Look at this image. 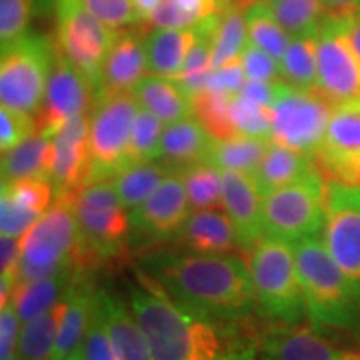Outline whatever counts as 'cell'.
<instances>
[{"label": "cell", "mask_w": 360, "mask_h": 360, "mask_svg": "<svg viewBox=\"0 0 360 360\" xmlns=\"http://www.w3.org/2000/svg\"><path fill=\"white\" fill-rule=\"evenodd\" d=\"M307 315L315 326L355 330L360 323V304L352 283L327 250L321 236L292 244Z\"/></svg>", "instance_id": "3957f363"}, {"label": "cell", "mask_w": 360, "mask_h": 360, "mask_svg": "<svg viewBox=\"0 0 360 360\" xmlns=\"http://www.w3.org/2000/svg\"><path fill=\"white\" fill-rule=\"evenodd\" d=\"M141 265L175 304L205 321H237L257 304L249 265L233 254L160 252Z\"/></svg>", "instance_id": "6da1fadb"}, {"label": "cell", "mask_w": 360, "mask_h": 360, "mask_svg": "<svg viewBox=\"0 0 360 360\" xmlns=\"http://www.w3.org/2000/svg\"><path fill=\"white\" fill-rule=\"evenodd\" d=\"M67 292L51 310L22 326L19 337V355L24 360H52L62 317L67 309Z\"/></svg>", "instance_id": "4dcf8cb0"}, {"label": "cell", "mask_w": 360, "mask_h": 360, "mask_svg": "<svg viewBox=\"0 0 360 360\" xmlns=\"http://www.w3.org/2000/svg\"><path fill=\"white\" fill-rule=\"evenodd\" d=\"M231 97L229 94L212 90H202L192 97V115L204 125L214 141H225L238 135L231 119Z\"/></svg>", "instance_id": "f35d334b"}, {"label": "cell", "mask_w": 360, "mask_h": 360, "mask_svg": "<svg viewBox=\"0 0 360 360\" xmlns=\"http://www.w3.org/2000/svg\"><path fill=\"white\" fill-rule=\"evenodd\" d=\"M96 107V89L90 80L56 49L45 97L37 119V132L53 134L70 119L87 115Z\"/></svg>", "instance_id": "5bb4252c"}, {"label": "cell", "mask_w": 360, "mask_h": 360, "mask_svg": "<svg viewBox=\"0 0 360 360\" xmlns=\"http://www.w3.org/2000/svg\"><path fill=\"white\" fill-rule=\"evenodd\" d=\"M314 160L326 180L360 186V102L334 107Z\"/></svg>", "instance_id": "9a60e30c"}, {"label": "cell", "mask_w": 360, "mask_h": 360, "mask_svg": "<svg viewBox=\"0 0 360 360\" xmlns=\"http://www.w3.org/2000/svg\"><path fill=\"white\" fill-rule=\"evenodd\" d=\"M67 299L69 302H67L60 327H58L52 360H65L72 352L82 347L90 317H92L96 292L92 290V285L87 281L74 278V282L67 289Z\"/></svg>", "instance_id": "d4e9b609"}, {"label": "cell", "mask_w": 360, "mask_h": 360, "mask_svg": "<svg viewBox=\"0 0 360 360\" xmlns=\"http://www.w3.org/2000/svg\"><path fill=\"white\" fill-rule=\"evenodd\" d=\"M224 210L236 227L238 242L252 249L264 237L262 193L252 174L222 170Z\"/></svg>", "instance_id": "d6986e66"}, {"label": "cell", "mask_w": 360, "mask_h": 360, "mask_svg": "<svg viewBox=\"0 0 360 360\" xmlns=\"http://www.w3.org/2000/svg\"><path fill=\"white\" fill-rule=\"evenodd\" d=\"M34 132H37L34 115L22 114L4 105L0 107V150H11Z\"/></svg>", "instance_id": "bcb514c9"}, {"label": "cell", "mask_w": 360, "mask_h": 360, "mask_svg": "<svg viewBox=\"0 0 360 360\" xmlns=\"http://www.w3.org/2000/svg\"><path fill=\"white\" fill-rule=\"evenodd\" d=\"M227 2H229V4H231V0H227Z\"/></svg>", "instance_id": "6125c7cd"}, {"label": "cell", "mask_w": 360, "mask_h": 360, "mask_svg": "<svg viewBox=\"0 0 360 360\" xmlns=\"http://www.w3.org/2000/svg\"><path fill=\"white\" fill-rule=\"evenodd\" d=\"M52 157V137L34 132L19 146L2 152V182H15L22 179L51 180Z\"/></svg>", "instance_id": "83f0119b"}, {"label": "cell", "mask_w": 360, "mask_h": 360, "mask_svg": "<svg viewBox=\"0 0 360 360\" xmlns=\"http://www.w3.org/2000/svg\"><path fill=\"white\" fill-rule=\"evenodd\" d=\"M214 30H210L209 34H205L204 37L197 42L195 47L192 49V52L188 53V57H187L186 64H184V67H182V70H180L177 77H175V80L182 85L184 90H186L191 98L204 90L207 75H209L210 70H212V35H214Z\"/></svg>", "instance_id": "b9f144b4"}, {"label": "cell", "mask_w": 360, "mask_h": 360, "mask_svg": "<svg viewBox=\"0 0 360 360\" xmlns=\"http://www.w3.org/2000/svg\"><path fill=\"white\" fill-rule=\"evenodd\" d=\"M58 0H37V4L42 8H56V4Z\"/></svg>", "instance_id": "91938a15"}, {"label": "cell", "mask_w": 360, "mask_h": 360, "mask_svg": "<svg viewBox=\"0 0 360 360\" xmlns=\"http://www.w3.org/2000/svg\"><path fill=\"white\" fill-rule=\"evenodd\" d=\"M20 319L13 304H7L0 310V360H11L19 345Z\"/></svg>", "instance_id": "f907efd6"}, {"label": "cell", "mask_w": 360, "mask_h": 360, "mask_svg": "<svg viewBox=\"0 0 360 360\" xmlns=\"http://www.w3.org/2000/svg\"><path fill=\"white\" fill-rule=\"evenodd\" d=\"M245 80L247 79L244 67H242V60L240 58H236V60L229 62V64L210 70V74L207 75L204 90H212V92L233 96V94L240 92Z\"/></svg>", "instance_id": "681fc988"}, {"label": "cell", "mask_w": 360, "mask_h": 360, "mask_svg": "<svg viewBox=\"0 0 360 360\" xmlns=\"http://www.w3.org/2000/svg\"><path fill=\"white\" fill-rule=\"evenodd\" d=\"M2 193L19 204L27 212L42 217L51 207L53 186L49 179H22L15 182H2Z\"/></svg>", "instance_id": "7bdbcfd3"}, {"label": "cell", "mask_w": 360, "mask_h": 360, "mask_svg": "<svg viewBox=\"0 0 360 360\" xmlns=\"http://www.w3.org/2000/svg\"><path fill=\"white\" fill-rule=\"evenodd\" d=\"M179 174L186 184L192 210L224 209V177L219 167L205 160L188 165Z\"/></svg>", "instance_id": "d590c367"}, {"label": "cell", "mask_w": 360, "mask_h": 360, "mask_svg": "<svg viewBox=\"0 0 360 360\" xmlns=\"http://www.w3.org/2000/svg\"><path fill=\"white\" fill-rule=\"evenodd\" d=\"M217 15L192 27H177V29H152L146 35L147 60L150 74L164 75L175 79L186 64L188 53L197 42L215 29Z\"/></svg>", "instance_id": "ffe728a7"}, {"label": "cell", "mask_w": 360, "mask_h": 360, "mask_svg": "<svg viewBox=\"0 0 360 360\" xmlns=\"http://www.w3.org/2000/svg\"><path fill=\"white\" fill-rule=\"evenodd\" d=\"M74 278L75 267H70L39 278V281L17 283L12 304L17 310L22 326L32 321L37 315L51 310L64 297Z\"/></svg>", "instance_id": "f1b7e54d"}, {"label": "cell", "mask_w": 360, "mask_h": 360, "mask_svg": "<svg viewBox=\"0 0 360 360\" xmlns=\"http://www.w3.org/2000/svg\"><path fill=\"white\" fill-rule=\"evenodd\" d=\"M172 172L175 170L165 162L142 160L129 164L115 174L110 182L125 209L134 210L142 205Z\"/></svg>", "instance_id": "f546056e"}, {"label": "cell", "mask_w": 360, "mask_h": 360, "mask_svg": "<svg viewBox=\"0 0 360 360\" xmlns=\"http://www.w3.org/2000/svg\"><path fill=\"white\" fill-rule=\"evenodd\" d=\"M323 244L352 283L360 304V186L327 180Z\"/></svg>", "instance_id": "4fadbf2b"}, {"label": "cell", "mask_w": 360, "mask_h": 360, "mask_svg": "<svg viewBox=\"0 0 360 360\" xmlns=\"http://www.w3.org/2000/svg\"><path fill=\"white\" fill-rule=\"evenodd\" d=\"M82 350L85 360H117L97 299L94 300L92 317H90L87 334L82 342Z\"/></svg>", "instance_id": "c3c4849f"}, {"label": "cell", "mask_w": 360, "mask_h": 360, "mask_svg": "<svg viewBox=\"0 0 360 360\" xmlns=\"http://www.w3.org/2000/svg\"><path fill=\"white\" fill-rule=\"evenodd\" d=\"M334 105L317 90L277 82L270 105V141L314 155L321 147Z\"/></svg>", "instance_id": "9c48e42d"}, {"label": "cell", "mask_w": 360, "mask_h": 360, "mask_svg": "<svg viewBox=\"0 0 360 360\" xmlns=\"http://www.w3.org/2000/svg\"><path fill=\"white\" fill-rule=\"evenodd\" d=\"M317 92L334 107L360 102V57L345 17L327 15L317 34Z\"/></svg>", "instance_id": "7c38bea8"}, {"label": "cell", "mask_w": 360, "mask_h": 360, "mask_svg": "<svg viewBox=\"0 0 360 360\" xmlns=\"http://www.w3.org/2000/svg\"><path fill=\"white\" fill-rule=\"evenodd\" d=\"M82 247L101 255H114L127 238L130 214L117 195L110 180L87 184L72 197Z\"/></svg>", "instance_id": "8fae6325"}, {"label": "cell", "mask_w": 360, "mask_h": 360, "mask_svg": "<svg viewBox=\"0 0 360 360\" xmlns=\"http://www.w3.org/2000/svg\"><path fill=\"white\" fill-rule=\"evenodd\" d=\"M142 285L130 289L129 304L147 337L154 360H222V340L214 323L175 304L143 270Z\"/></svg>", "instance_id": "7a4b0ae2"}, {"label": "cell", "mask_w": 360, "mask_h": 360, "mask_svg": "<svg viewBox=\"0 0 360 360\" xmlns=\"http://www.w3.org/2000/svg\"><path fill=\"white\" fill-rule=\"evenodd\" d=\"M96 299L117 360H154L147 337L132 309L127 307L122 299L107 294L105 290L96 292Z\"/></svg>", "instance_id": "44dd1931"}, {"label": "cell", "mask_w": 360, "mask_h": 360, "mask_svg": "<svg viewBox=\"0 0 360 360\" xmlns=\"http://www.w3.org/2000/svg\"><path fill=\"white\" fill-rule=\"evenodd\" d=\"M315 169L317 165H315L314 155L270 141L267 152L252 177L257 184L260 193L265 195L276 188L285 187L304 179Z\"/></svg>", "instance_id": "4316f807"}, {"label": "cell", "mask_w": 360, "mask_h": 360, "mask_svg": "<svg viewBox=\"0 0 360 360\" xmlns=\"http://www.w3.org/2000/svg\"><path fill=\"white\" fill-rule=\"evenodd\" d=\"M82 259V237L74 204L58 197L22 237L17 283H27L75 267Z\"/></svg>", "instance_id": "277c9868"}, {"label": "cell", "mask_w": 360, "mask_h": 360, "mask_svg": "<svg viewBox=\"0 0 360 360\" xmlns=\"http://www.w3.org/2000/svg\"><path fill=\"white\" fill-rule=\"evenodd\" d=\"M56 49L97 89L101 70L119 30L90 13L82 0L56 4Z\"/></svg>", "instance_id": "30bf717a"}, {"label": "cell", "mask_w": 360, "mask_h": 360, "mask_svg": "<svg viewBox=\"0 0 360 360\" xmlns=\"http://www.w3.org/2000/svg\"><path fill=\"white\" fill-rule=\"evenodd\" d=\"M282 82L304 90H317V35L290 40L281 58Z\"/></svg>", "instance_id": "e575fe53"}, {"label": "cell", "mask_w": 360, "mask_h": 360, "mask_svg": "<svg viewBox=\"0 0 360 360\" xmlns=\"http://www.w3.org/2000/svg\"><path fill=\"white\" fill-rule=\"evenodd\" d=\"M227 6V0H162L148 24L154 29L192 27L217 15Z\"/></svg>", "instance_id": "74e56055"}, {"label": "cell", "mask_w": 360, "mask_h": 360, "mask_svg": "<svg viewBox=\"0 0 360 360\" xmlns=\"http://www.w3.org/2000/svg\"><path fill=\"white\" fill-rule=\"evenodd\" d=\"M11 360H24V359H22V357H20V355H19V354H17V355H13V357H12Z\"/></svg>", "instance_id": "94428289"}, {"label": "cell", "mask_w": 360, "mask_h": 360, "mask_svg": "<svg viewBox=\"0 0 360 360\" xmlns=\"http://www.w3.org/2000/svg\"><path fill=\"white\" fill-rule=\"evenodd\" d=\"M342 360H360V344L357 347L344 350V355H342Z\"/></svg>", "instance_id": "6f0895ef"}, {"label": "cell", "mask_w": 360, "mask_h": 360, "mask_svg": "<svg viewBox=\"0 0 360 360\" xmlns=\"http://www.w3.org/2000/svg\"><path fill=\"white\" fill-rule=\"evenodd\" d=\"M65 360H85V357H84V350H82V347H79L77 350H75V352H72L69 357H67Z\"/></svg>", "instance_id": "680465c9"}, {"label": "cell", "mask_w": 360, "mask_h": 360, "mask_svg": "<svg viewBox=\"0 0 360 360\" xmlns=\"http://www.w3.org/2000/svg\"><path fill=\"white\" fill-rule=\"evenodd\" d=\"M264 354L265 360H342L344 350L314 327L292 323L267 337Z\"/></svg>", "instance_id": "603a6c76"}, {"label": "cell", "mask_w": 360, "mask_h": 360, "mask_svg": "<svg viewBox=\"0 0 360 360\" xmlns=\"http://www.w3.org/2000/svg\"><path fill=\"white\" fill-rule=\"evenodd\" d=\"M132 4L141 24H148L152 17H154V13L157 12V8L160 7L162 0H132Z\"/></svg>", "instance_id": "11a10c76"}, {"label": "cell", "mask_w": 360, "mask_h": 360, "mask_svg": "<svg viewBox=\"0 0 360 360\" xmlns=\"http://www.w3.org/2000/svg\"><path fill=\"white\" fill-rule=\"evenodd\" d=\"M247 80H264V82H281V62L262 49L252 44H245L240 56Z\"/></svg>", "instance_id": "7dc6e473"}, {"label": "cell", "mask_w": 360, "mask_h": 360, "mask_svg": "<svg viewBox=\"0 0 360 360\" xmlns=\"http://www.w3.org/2000/svg\"><path fill=\"white\" fill-rule=\"evenodd\" d=\"M249 42L245 25V7L231 0L219 13V22L212 35V69L240 58L245 44Z\"/></svg>", "instance_id": "d6a6232c"}, {"label": "cell", "mask_w": 360, "mask_h": 360, "mask_svg": "<svg viewBox=\"0 0 360 360\" xmlns=\"http://www.w3.org/2000/svg\"><path fill=\"white\" fill-rule=\"evenodd\" d=\"M191 210L182 175L172 172L142 205L130 210V225L154 238H167L177 236Z\"/></svg>", "instance_id": "e0dca14e"}, {"label": "cell", "mask_w": 360, "mask_h": 360, "mask_svg": "<svg viewBox=\"0 0 360 360\" xmlns=\"http://www.w3.org/2000/svg\"><path fill=\"white\" fill-rule=\"evenodd\" d=\"M345 22H347V32L350 42H352L355 52H357V56L360 57V7L355 8L350 15L345 17Z\"/></svg>", "instance_id": "9f6ffc18"}, {"label": "cell", "mask_w": 360, "mask_h": 360, "mask_svg": "<svg viewBox=\"0 0 360 360\" xmlns=\"http://www.w3.org/2000/svg\"><path fill=\"white\" fill-rule=\"evenodd\" d=\"M249 270L264 315L282 323H299L307 315L292 244L262 237L250 249Z\"/></svg>", "instance_id": "5b68a950"}, {"label": "cell", "mask_w": 360, "mask_h": 360, "mask_svg": "<svg viewBox=\"0 0 360 360\" xmlns=\"http://www.w3.org/2000/svg\"><path fill=\"white\" fill-rule=\"evenodd\" d=\"M231 119L238 135L270 139V107L237 92L231 97Z\"/></svg>", "instance_id": "60d3db41"}, {"label": "cell", "mask_w": 360, "mask_h": 360, "mask_svg": "<svg viewBox=\"0 0 360 360\" xmlns=\"http://www.w3.org/2000/svg\"><path fill=\"white\" fill-rule=\"evenodd\" d=\"M277 92V82H264V80H245L240 94L252 101L262 103L265 107L272 105Z\"/></svg>", "instance_id": "f5cc1de1"}, {"label": "cell", "mask_w": 360, "mask_h": 360, "mask_svg": "<svg viewBox=\"0 0 360 360\" xmlns=\"http://www.w3.org/2000/svg\"><path fill=\"white\" fill-rule=\"evenodd\" d=\"M90 114L65 122L53 134L51 182L56 199L72 197L87 186Z\"/></svg>", "instance_id": "2e32d148"}, {"label": "cell", "mask_w": 360, "mask_h": 360, "mask_svg": "<svg viewBox=\"0 0 360 360\" xmlns=\"http://www.w3.org/2000/svg\"><path fill=\"white\" fill-rule=\"evenodd\" d=\"M146 35L139 27L134 25L119 30L103 60L96 89V102L114 94H130L135 85L147 74H150Z\"/></svg>", "instance_id": "ac0fdd59"}, {"label": "cell", "mask_w": 360, "mask_h": 360, "mask_svg": "<svg viewBox=\"0 0 360 360\" xmlns=\"http://www.w3.org/2000/svg\"><path fill=\"white\" fill-rule=\"evenodd\" d=\"M327 180L315 169L289 186L262 195L264 237L294 244L319 236L326 224Z\"/></svg>", "instance_id": "52a82bcc"}, {"label": "cell", "mask_w": 360, "mask_h": 360, "mask_svg": "<svg viewBox=\"0 0 360 360\" xmlns=\"http://www.w3.org/2000/svg\"><path fill=\"white\" fill-rule=\"evenodd\" d=\"M328 15L347 17L360 7V0H322Z\"/></svg>", "instance_id": "db71d44e"}, {"label": "cell", "mask_w": 360, "mask_h": 360, "mask_svg": "<svg viewBox=\"0 0 360 360\" xmlns=\"http://www.w3.org/2000/svg\"><path fill=\"white\" fill-rule=\"evenodd\" d=\"M22 254V238L2 236L0 238V276L17 281Z\"/></svg>", "instance_id": "816d5d0a"}, {"label": "cell", "mask_w": 360, "mask_h": 360, "mask_svg": "<svg viewBox=\"0 0 360 360\" xmlns=\"http://www.w3.org/2000/svg\"><path fill=\"white\" fill-rule=\"evenodd\" d=\"M245 25L250 42L281 62L292 37L278 24L265 0H254L245 7Z\"/></svg>", "instance_id": "8d00e7d4"}, {"label": "cell", "mask_w": 360, "mask_h": 360, "mask_svg": "<svg viewBox=\"0 0 360 360\" xmlns=\"http://www.w3.org/2000/svg\"><path fill=\"white\" fill-rule=\"evenodd\" d=\"M90 13L114 30L141 24L132 0H82Z\"/></svg>", "instance_id": "f6af8a7d"}, {"label": "cell", "mask_w": 360, "mask_h": 360, "mask_svg": "<svg viewBox=\"0 0 360 360\" xmlns=\"http://www.w3.org/2000/svg\"><path fill=\"white\" fill-rule=\"evenodd\" d=\"M56 44L27 32L4 45L0 56V103L27 115H37L51 75Z\"/></svg>", "instance_id": "8992f818"}, {"label": "cell", "mask_w": 360, "mask_h": 360, "mask_svg": "<svg viewBox=\"0 0 360 360\" xmlns=\"http://www.w3.org/2000/svg\"><path fill=\"white\" fill-rule=\"evenodd\" d=\"M270 139L236 135L225 141H214L207 162L220 170L254 174L267 152Z\"/></svg>", "instance_id": "1f68e13d"}, {"label": "cell", "mask_w": 360, "mask_h": 360, "mask_svg": "<svg viewBox=\"0 0 360 360\" xmlns=\"http://www.w3.org/2000/svg\"><path fill=\"white\" fill-rule=\"evenodd\" d=\"M164 127L165 124L162 122L159 117L139 105L137 115H135L132 125V137H130V164L159 159Z\"/></svg>", "instance_id": "ab89813d"}, {"label": "cell", "mask_w": 360, "mask_h": 360, "mask_svg": "<svg viewBox=\"0 0 360 360\" xmlns=\"http://www.w3.org/2000/svg\"><path fill=\"white\" fill-rule=\"evenodd\" d=\"M139 102L130 94L98 98L90 114L87 184L109 180L127 167Z\"/></svg>", "instance_id": "ba28073f"}, {"label": "cell", "mask_w": 360, "mask_h": 360, "mask_svg": "<svg viewBox=\"0 0 360 360\" xmlns=\"http://www.w3.org/2000/svg\"><path fill=\"white\" fill-rule=\"evenodd\" d=\"M132 96L139 105L159 117L165 125L192 115V98L172 77L147 74L135 85Z\"/></svg>", "instance_id": "484cf974"}, {"label": "cell", "mask_w": 360, "mask_h": 360, "mask_svg": "<svg viewBox=\"0 0 360 360\" xmlns=\"http://www.w3.org/2000/svg\"><path fill=\"white\" fill-rule=\"evenodd\" d=\"M265 4L292 39L317 35L328 15L322 0H265Z\"/></svg>", "instance_id": "836d02e7"}, {"label": "cell", "mask_w": 360, "mask_h": 360, "mask_svg": "<svg viewBox=\"0 0 360 360\" xmlns=\"http://www.w3.org/2000/svg\"><path fill=\"white\" fill-rule=\"evenodd\" d=\"M37 0H0V44L7 45L29 32Z\"/></svg>", "instance_id": "ee69618b"}, {"label": "cell", "mask_w": 360, "mask_h": 360, "mask_svg": "<svg viewBox=\"0 0 360 360\" xmlns=\"http://www.w3.org/2000/svg\"><path fill=\"white\" fill-rule=\"evenodd\" d=\"M177 237L199 254H236L242 247L231 217L222 209L193 210Z\"/></svg>", "instance_id": "7402d4cb"}, {"label": "cell", "mask_w": 360, "mask_h": 360, "mask_svg": "<svg viewBox=\"0 0 360 360\" xmlns=\"http://www.w3.org/2000/svg\"><path fill=\"white\" fill-rule=\"evenodd\" d=\"M212 143V135L207 132L195 117H184L164 127L159 159L179 172L192 164L205 162Z\"/></svg>", "instance_id": "cb8c5ba5"}]
</instances>
